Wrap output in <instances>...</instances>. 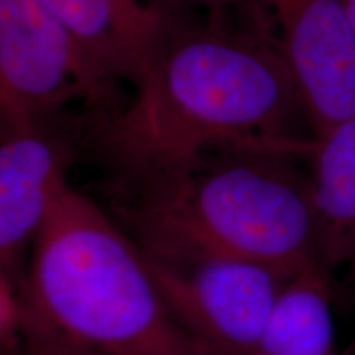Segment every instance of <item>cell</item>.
Returning <instances> with one entry per match:
<instances>
[{"label":"cell","mask_w":355,"mask_h":355,"mask_svg":"<svg viewBox=\"0 0 355 355\" xmlns=\"http://www.w3.org/2000/svg\"><path fill=\"white\" fill-rule=\"evenodd\" d=\"M268 25L266 17L241 28L225 12H211L204 24L173 20L130 102L97 115L92 128L123 189L219 150L309 152L313 139L293 132L303 107Z\"/></svg>","instance_id":"6da1fadb"},{"label":"cell","mask_w":355,"mask_h":355,"mask_svg":"<svg viewBox=\"0 0 355 355\" xmlns=\"http://www.w3.org/2000/svg\"><path fill=\"white\" fill-rule=\"evenodd\" d=\"M21 296L25 355H224L181 326L132 235L73 188L40 230Z\"/></svg>","instance_id":"7a4b0ae2"},{"label":"cell","mask_w":355,"mask_h":355,"mask_svg":"<svg viewBox=\"0 0 355 355\" xmlns=\"http://www.w3.org/2000/svg\"><path fill=\"white\" fill-rule=\"evenodd\" d=\"M283 146L202 155L127 189L119 206L135 241H155L255 260L295 277L321 266L311 178ZM322 268V266H321Z\"/></svg>","instance_id":"3957f363"},{"label":"cell","mask_w":355,"mask_h":355,"mask_svg":"<svg viewBox=\"0 0 355 355\" xmlns=\"http://www.w3.org/2000/svg\"><path fill=\"white\" fill-rule=\"evenodd\" d=\"M135 242L181 326L224 355H255L291 277L242 257L166 242Z\"/></svg>","instance_id":"277c9868"},{"label":"cell","mask_w":355,"mask_h":355,"mask_svg":"<svg viewBox=\"0 0 355 355\" xmlns=\"http://www.w3.org/2000/svg\"><path fill=\"white\" fill-rule=\"evenodd\" d=\"M114 84L42 0H0L2 123L53 119L74 101L109 112Z\"/></svg>","instance_id":"5b68a950"},{"label":"cell","mask_w":355,"mask_h":355,"mask_svg":"<svg viewBox=\"0 0 355 355\" xmlns=\"http://www.w3.org/2000/svg\"><path fill=\"white\" fill-rule=\"evenodd\" d=\"M279 30L311 139L355 121V30L340 0H260Z\"/></svg>","instance_id":"8992f818"},{"label":"cell","mask_w":355,"mask_h":355,"mask_svg":"<svg viewBox=\"0 0 355 355\" xmlns=\"http://www.w3.org/2000/svg\"><path fill=\"white\" fill-rule=\"evenodd\" d=\"M53 119L2 123L0 277L19 285L25 279L26 252L53 206L71 188L74 145Z\"/></svg>","instance_id":"52a82bcc"},{"label":"cell","mask_w":355,"mask_h":355,"mask_svg":"<svg viewBox=\"0 0 355 355\" xmlns=\"http://www.w3.org/2000/svg\"><path fill=\"white\" fill-rule=\"evenodd\" d=\"M84 51L117 81L135 86L175 20L162 2L42 0Z\"/></svg>","instance_id":"ba28073f"},{"label":"cell","mask_w":355,"mask_h":355,"mask_svg":"<svg viewBox=\"0 0 355 355\" xmlns=\"http://www.w3.org/2000/svg\"><path fill=\"white\" fill-rule=\"evenodd\" d=\"M309 157L319 265L344 272L355 291V121L313 140Z\"/></svg>","instance_id":"9c48e42d"},{"label":"cell","mask_w":355,"mask_h":355,"mask_svg":"<svg viewBox=\"0 0 355 355\" xmlns=\"http://www.w3.org/2000/svg\"><path fill=\"white\" fill-rule=\"evenodd\" d=\"M255 355H337L331 277L321 266L285 283Z\"/></svg>","instance_id":"30bf717a"},{"label":"cell","mask_w":355,"mask_h":355,"mask_svg":"<svg viewBox=\"0 0 355 355\" xmlns=\"http://www.w3.org/2000/svg\"><path fill=\"white\" fill-rule=\"evenodd\" d=\"M0 344L2 355H25V306L21 285L0 277Z\"/></svg>","instance_id":"8fae6325"},{"label":"cell","mask_w":355,"mask_h":355,"mask_svg":"<svg viewBox=\"0 0 355 355\" xmlns=\"http://www.w3.org/2000/svg\"><path fill=\"white\" fill-rule=\"evenodd\" d=\"M194 7H202L207 12H230L234 8L247 13H266L260 0H178Z\"/></svg>","instance_id":"7c38bea8"},{"label":"cell","mask_w":355,"mask_h":355,"mask_svg":"<svg viewBox=\"0 0 355 355\" xmlns=\"http://www.w3.org/2000/svg\"><path fill=\"white\" fill-rule=\"evenodd\" d=\"M340 2H343L345 12H347V15H349L350 24H352L354 30H355V0H340Z\"/></svg>","instance_id":"4fadbf2b"}]
</instances>
